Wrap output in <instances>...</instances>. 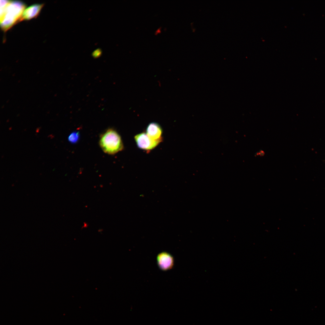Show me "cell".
I'll return each mask as SVG.
<instances>
[{
  "mask_svg": "<svg viewBox=\"0 0 325 325\" xmlns=\"http://www.w3.org/2000/svg\"><path fill=\"white\" fill-rule=\"evenodd\" d=\"M25 4L18 1L1 0L0 25L4 31L9 29L17 22L21 20L25 9Z\"/></svg>",
  "mask_w": 325,
  "mask_h": 325,
  "instance_id": "6da1fadb",
  "label": "cell"
},
{
  "mask_svg": "<svg viewBox=\"0 0 325 325\" xmlns=\"http://www.w3.org/2000/svg\"><path fill=\"white\" fill-rule=\"evenodd\" d=\"M99 144L104 152L110 155L122 151L124 147L120 135L112 128L107 129L101 135Z\"/></svg>",
  "mask_w": 325,
  "mask_h": 325,
  "instance_id": "7a4b0ae2",
  "label": "cell"
},
{
  "mask_svg": "<svg viewBox=\"0 0 325 325\" xmlns=\"http://www.w3.org/2000/svg\"><path fill=\"white\" fill-rule=\"evenodd\" d=\"M134 139L138 147L147 151L154 149L161 142L153 140L144 132L136 135Z\"/></svg>",
  "mask_w": 325,
  "mask_h": 325,
  "instance_id": "3957f363",
  "label": "cell"
},
{
  "mask_svg": "<svg viewBox=\"0 0 325 325\" xmlns=\"http://www.w3.org/2000/svg\"><path fill=\"white\" fill-rule=\"evenodd\" d=\"M157 262L159 268L164 271L171 269L174 265L173 257L170 253L166 252H162L158 254Z\"/></svg>",
  "mask_w": 325,
  "mask_h": 325,
  "instance_id": "277c9868",
  "label": "cell"
},
{
  "mask_svg": "<svg viewBox=\"0 0 325 325\" xmlns=\"http://www.w3.org/2000/svg\"><path fill=\"white\" fill-rule=\"evenodd\" d=\"M146 133L152 139L162 142V130L161 126L157 123L151 122L147 126Z\"/></svg>",
  "mask_w": 325,
  "mask_h": 325,
  "instance_id": "5b68a950",
  "label": "cell"
},
{
  "mask_svg": "<svg viewBox=\"0 0 325 325\" xmlns=\"http://www.w3.org/2000/svg\"><path fill=\"white\" fill-rule=\"evenodd\" d=\"M43 6V4H36L28 7L24 10L21 20H29L37 17Z\"/></svg>",
  "mask_w": 325,
  "mask_h": 325,
  "instance_id": "8992f818",
  "label": "cell"
},
{
  "mask_svg": "<svg viewBox=\"0 0 325 325\" xmlns=\"http://www.w3.org/2000/svg\"><path fill=\"white\" fill-rule=\"evenodd\" d=\"M80 137L79 132V131H75L71 133L68 136V140L72 144H76L79 141Z\"/></svg>",
  "mask_w": 325,
  "mask_h": 325,
  "instance_id": "52a82bcc",
  "label": "cell"
}]
</instances>
